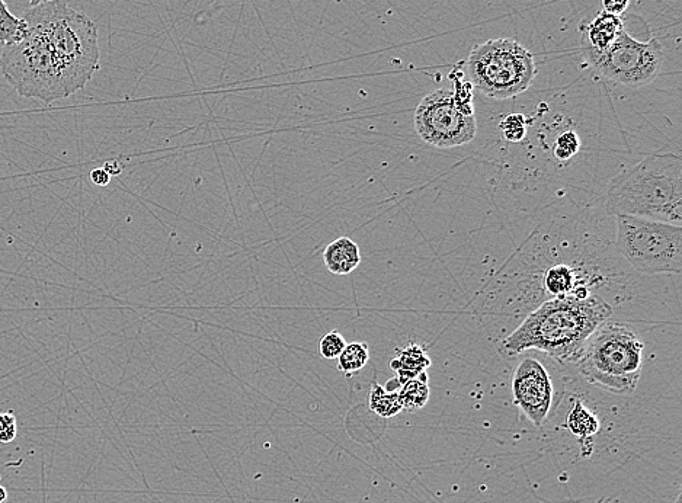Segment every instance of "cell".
I'll return each mask as SVG.
<instances>
[{"instance_id": "obj_11", "label": "cell", "mask_w": 682, "mask_h": 503, "mask_svg": "<svg viewBox=\"0 0 682 503\" xmlns=\"http://www.w3.org/2000/svg\"><path fill=\"white\" fill-rule=\"evenodd\" d=\"M323 264L331 274H351L361 264L360 246L349 237H338L323 251Z\"/></svg>"}, {"instance_id": "obj_20", "label": "cell", "mask_w": 682, "mask_h": 503, "mask_svg": "<svg viewBox=\"0 0 682 503\" xmlns=\"http://www.w3.org/2000/svg\"><path fill=\"white\" fill-rule=\"evenodd\" d=\"M345 346H347V341L341 333L338 331L326 333L319 344L320 357L323 360H338Z\"/></svg>"}, {"instance_id": "obj_10", "label": "cell", "mask_w": 682, "mask_h": 503, "mask_svg": "<svg viewBox=\"0 0 682 503\" xmlns=\"http://www.w3.org/2000/svg\"><path fill=\"white\" fill-rule=\"evenodd\" d=\"M624 28L626 27L620 16L601 11L582 27V53H603L613 46Z\"/></svg>"}, {"instance_id": "obj_6", "label": "cell", "mask_w": 682, "mask_h": 503, "mask_svg": "<svg viewBox=\"0 0 682 503\" xmlns=\"http://www.w3.org/2000/svg\"><path fill=\"white\" fill-rule=\"evenodd\" d=\"M616 246L642 274H681L682 227L642 217H616Z\"/></svg>"}, {"instance_id": "obj_27", "label": "cell", "mask_w": 682, "mask_h": 503, "mask_svg": "<svg viewBox=\"0 0 682 503\" xmlns=\"http://www.w3.org/2000/svg\"><path fill=\"white\" fill-rule=\"evenodd\" d=\"M6 499H8V490L0 486V503H5Z\"/></svg>"}, {"instance_id": "obj_19", "label": "cell", "mask_w": 682, "mask_h": 503, "mask_svg": "<svg viewBox=\"0 0 682 503\" xmlns=\"http://www.w3.org/2000/svg\"><path fill=\"white\" fill-rule=\"evenodd\" d=\"M579 149H581V140H579L578 134L575 131L566 130L557 136L553 153H555L557 160L566 162V160L578 155Z\"/></svg>"}, {"instance_id": "obj_26", "label": "cell", "mask_w": 682, "mask_h": 503, "mask_svg": "<svg viewBox=\"0 0 682 503\" xmlns=\"http://www.w3.org/2000/svg\"><path fill=\"white\" fill-rule=\"evenodd\" d=\"M400 386L402 384L399 383V380L397 378H392V380L387 381L386 386H384V389L387 390V392H397V390L400 389Z\"/></svg>"}, {"instance_id": "obj_16", "label": "cell", "mask_w": 682, "mask_h": 503, "mask_svg": "<svg viewBox=\"0 0 682 503\" xmlns=\"http://www.w3.org/2000/svg\"><path fill=\"white\" fill-rule=\"evenodd\" d=\"M370 360V348L364 342H352L347 344L344 351L338 357V370L347 376H354L368 364Z\"/></svg>"}, {"instance_id": "obj_24", "label": "cell", "mask_w": 682, "mask_h": 503, "mask_svg": "<svg viewBox=\"0 0 682 503\" xmlns=\"http://www.w3.org/2000/svg\"><path fill=\"white\" fill-rule=\"evenodd\" d=\"M91 181L96 187H107L111 182V176L108 175L104 168H96L91 172Z\"/></svg>"}, {"instance_id": "obj_29", "label": "cell", "mask_w": 682, "mask_h": 503, "mask_svg": "<svg viewBox=\"0 0 682 503\" xmlns=\"http://www.w3.org/2000/svg\"><path fill=\"white\" fill-rule=\"evenodd\" d=\"M681 496H682L681 493H678V498H677V501H675V503H681V501H682Z\"/></svg>"}, {"instance_id": "obj_15", "label": "cell", "mask_w": 682, "mask_h": 503, "mask_svg": "<svg viewBox=\"0 0 682 503\" xmlns=\"http://www.w3.org/2000/svg\"><path fill=\"white\" fill-rule=\"evenodd\" d=\"M397 394L403 409L413 412L424 408L429 400L428 373L403 383Z\"/></svg>"}, {"instance_id": "obj_5", "label": "cell", "mask_w": 682, "mask_h": 503, "mask_svg": "<svg viewBox=\"0 0 682 503\" xmlns=\"http://www.w3.org/2000/svg\"><path fill=\"white\" fill-rule=\"evenodd\" d=\"M473 88L492 99H509L523 94L536 76L534 56L512 38H498L477 44L466 62Z\"/></svg>"}, {"instance_id": "obj_30", "label": "cell", "mask_w": 682, "mask_h": 503, "mask_svg": "<svg viewBox=\"0 0 682 503\" xmlns=\"http://www.w3.org/2000/svg\"><path fill=\"white\" fill-rule=\"evenodd\" d=\"M0 479H2V477H0Z\"/></svg>"}, {"instance_id": "obj_7", "label": "cell", "mask_w": 682, "mask_h": 503, "mask_svg": "<svg viewBox=\"0 0 682 503\" xmlns=\"http://www.w3.org/2000/svg\"><path fill=\"white\" fill-rule=\"evenodd\" d=\"M585 63L610 82L640 88L649 85L661 72L665 54L658 38L635 40L626 28L613 46L603 53H582Z\"/></svg>"}, {"instance_id": "obj_22", "label": "cell", "mask_w": 682, "mask_h": 503, "mask_svg": "<svg viewBox=\"0 0 682 503\" xmlns=\"http://www.w3.org/2000/svg\"><path fill=\"white\" fill-rule=\"evenodd\" d=\"M18 434V424L12 412L0 413V442L2 444H11Z\"/></svg>"}, {"instance_id": "obj_21", "label": "cell", "mask_w": 682, "mask_h": 503, "mask_svg": "<svg viewBox=\"0 0 682 503\" xmlns=\"http://www.w3.org/2000/svg\"><path fill=\"white\" fill-rule=\"evenodd\" d=\"M501 130L508 142H521L527 134V121L521 114L508 115L501 123Z\"/></svg>"}, {"instance_id": "obj_18", "label": "cell", "mask_w": 682, "mask_h": 503, "mask_svg": "<svg viewBox=\"0 0 682 503\" xmlns=\"http://www.w3.org/2000/svg\"><path fill=\"white\" fill-rule=\"evenodd\" d=\"M368 405L381 418H393L397 413H400V410H403L399 394L397 392H387L384 387L377 383H374L373 387H371Z\"/></svg>"}, {"instance_id": "obj_13", "label": "cell", "mask_w": 682, "mask_h": 503, "mask_svg": "<svg viewBox=\"0 0 682 503\" xmlns=\"http://www.w3.org/2000/svg\"><path fill=\"white\" fill-rule=\"evenodd\" d=\"M581 285L587 284L582 278L578 277V271L565 264L550 268L544 277V287H546L547 293L553 296V299L569 296V294L575 293L576 288L581 287Z\"/></svg>"}, {"instance_id": "obj_2", "label": "cell", "mask_w": 682, "mask_h": 503, "mask_svg": "<svg viewBox=\"0 0 682 503\" xmlns=\"http://www.w3.org/2000/svg\"><path fill=\"white\" fill-rule=\"evenodd\" d=\"M611 315L613 307L595 294H589L587 299L572 294L557 297L531 312L504 339L502 348L508 355L537 349L563 364L576 362L589 336Z\"/></svg>"}, {"instance_id": "obj_12", "label": "cell", "mask_w": 682, "mask_h": 503, "mask_svg": "<svg viewBox=\"0 0 682 503\" xmlns=\"http://www.w3.org/2000/svg\"><path fill=\"white\" fill-rule=\"evenodd\" d=\"M429 367L431 360L427 352L416 344L406 346L395 360L390 361V368L396 371V378L400 384L427 373Z\"/></svg>"}, {"instance_id": "obj_28", "label": "cell", "mask_w": 682, "mask_h": 503, "mask_svg": "<svg viewBox=\"0 0 682 503\" xmlns=\"http://www.w3.org/2000/svg\"><path fill=\"white\" fill-rule=\"evenodd\" d=\"M28 2H30L31 8H35V6L44 5V3L51 2V0H28Z\"/></svg>"}, {"instance_id": "obj_17", "label": "cell", "mask_w": 682, "mask_h": 503, "mask_svg": "<svg viewBox=\"0 0 682 503\" xmlns=\"http://www.w3.org/2000/svg\"><path fill=\"white\" fill-rule=\"evenodd\" d=\"M27 22L9 11L5 0H0V46H11L24 37Z\"/></svg>"}, {"instance_id": "obj_3", "label": "cell", "mask_w": 682, "mask_h": 503, "mask_svg": "<svg viewBox=\"0 0 682 503\" xmlns=\"http://www.w3.org/2000/svg\"><path fill=\"white\" fill-rule=\"evenodd\" d=\"M605 210L608 216L642 217L681 226L680 155H651L621 172L608 187Z\"/></svg>"}, {"instance_id": "obj_1", "label": "cell", "mask_w": 682, "mask_h": 503, "mask_svg": "<svg viewBox=\"0 0 682 503\" xmlns=\"http://www.w3.org/2000/svg\"><path fill=\"white\" fill-rule=\"evenodd\" d=\"M18 43L3 47L0 70L25 98L51 104L82 91L99 69L98 28L63 0L31 8Z\"/></svg>"}, {"instance_id": "obj_25", "label": "cell", "mask_w": 682, "mask_h": 503, "mask_svg": "<svg viewBox=\"0 0 682 503\" xmlns=\"http://www.w3.org/2000/svg\"><path fill=\"white\" fill-rule=\"evenodd\" d=\"M104 169L107 171L108 175L118 176L121 175V172H123V165H121L118 160H111V162L105 163Z\"/></svg>"}, {"instance_id": "obj_9", "label": "cell", "mask_w": 682, "mask_h": 503, "mask_svg": "<svg viewBox=\"0 0 682 503\" xmlns=\"http://www.w3.org/2000/svg\"><path fill=\"white\" fill-rule=\"evenodd\" d=\"M514 402L536 428L546 422L553 403V383L546 367L534 358L518 364L512 378Z\"/></svg>"}, {"instance_id": "obj_23", "label": "cell", "mask_w": 682, "mask_h": 503, "mask_svg": "<svg viewBox=\"0 0 682 503\" xmlns=\"http://www.w3.org/2000/svg\"><path fill=\"white\" fill-rule=\"evenodd\" d=\"M630 0H603V11L607 14L621 16L629 8Z\"/></svg>"}, {"instance_id": "obj_14", "label": "cell", "mask_w": 682, "mask_h": 503, "mask_svg": "<svg viewBox=\"0 0 682 503\" xmlns=\"http://www.w3.org/2000/svg\"><path fill=\"white\" fill-rule=\"evenodd\" d=\"M566 428L578 438L579 442H584L592 440V437L600 431L601 424L597 416L582 403V400H575L566 419Z\"/></svg>"}, {"instance_id": "obj_8", "label": "cell", "mask_w": 682, "mask_h": 503, "mask_svg": "<svg viewBox=\"0 0 682 503\" xmlns=\"http://www.w3.org/2000/svg\"><path fill=\"white\" fill-rule=\"evenodd\" d=\"M413 123L419 137L438 149L464 146L477 134L475 115L464 114L454 101L453 91L445 88L422 98Z\"/></svg>"}, {"instance_id": "obj_4", "label": "cell", "mask_w": 682, "mask_h": 503, "mask_svg": "<svg viewBox=\"0 0 682 503\" xmlns=\"http://www.w3.org/2000/svg\"><path fill=\"white\" fill-rule=\"evenodd\" d=\"M643 342L617 322L601 323L582 346L579 373L611 393L632 394L642 376Z\"/></svg>"}]
</instances>
